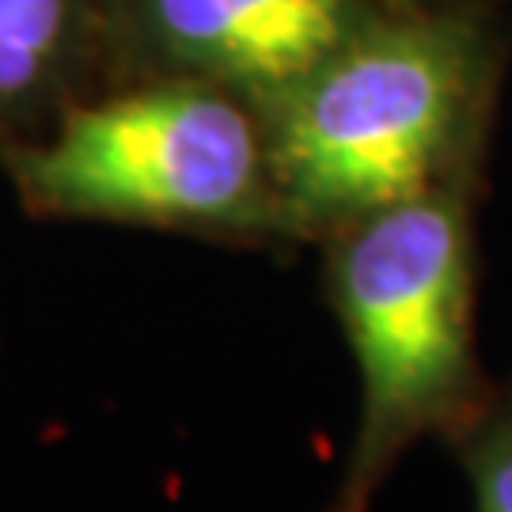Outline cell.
Wrapping results in <instances>:
<instances>
[{
    "instance_id": "cell-1",
    "label": "cell",
    "mask_w": 512,
    "mask_h": 512,
    "mask_svg": "<svg viewBox=\"0 0 512 512\" xmlns=\"http://www.w3.org/2000/svg\"><path fill=\"white\" fill-rule=\"evenodd\" d=\"M467 8H391L258 110L289 232H330L467 171L490 88Z\"/></svg>"
},
{
    "instance_id": "cell-2",
    "label": "cell",
    "mask_w": 512,
    "mask_h": 512,
    "mask_svg": "<svg viewBox=\"0 0 512 512\" xmlns=\"http://www.w3.org/2000/svg\"><path fill=\"white\" fill-rule=\"evenodd\" d=\"M471 175L334 236L330 289L361 368V429L334 512H368L421 437L459 440L494 395L475 357Z\"/></svg>"
},
{
    "instance_id": "cell-3",
    "label": "cell",
    "mask_w": 512,
    "mask_h": 512,
    "mask_svg": "<svg viewBox=\"0 0 512 512\" xmlns=\"http://www.w3.org/2000/svg\"><path fill=\"white\" fill-rule=\"evenodd\" d=\"M0 160L42 217L217 236L289 232L258 110L186 76L69 110L50 141L4 148Z\"/></svg>"
},
{
    "instance_id": "cell-4",
    "label": "cell",
    "mask_w": 512,
    "mask_h": 512,
    "mask_svg": "<svg viewBox=\"0 0 512 512\" xmlns=\"http://www.w3.org/2000/svg\"><path fill=\"white\" fill-rule=\"evenodd\" d=\"M133 46L164 76L236 92L255 110L391 12L387 0H114Z\"/></svg>"
},
{
    "instance_id": "cell-5",
    "label": "cell",
    "mask_w": 512,
    "mask_h": 512,
    "mask_svg": "<svg viewBox=\"0 0 512 512\" xmlns=\"http://www.w3.org/2000/svg\"><path fill=\"white\" fill-rule=\"evenodd\" d=\"M92 0H0V122L38 110L69 80Z\"/></svg>"
},
{
    "instance_id": "cell-6",
    "label": "cell",
    "mask_w": 512,
    "mask_h": 512,
    "mask_svg": "<svg viewBox=\"0 0 512 512\" xmlns=\"http://www.w3.org/2000/svg\"><path fill=\"white\" fill-rule=\"evenodd\" d=\"M456 444L478 512H512V395L501 403L494 399Z\"/></svg>"
},
{
    "instance_id": "cell-7",
    "label": "cell",
    "mask_w": 512,
    "mask_h": 512,
    "mask_svg": "<svg viewBox=\"0 0 512 512\" xmlns=\"http://www.w3.org/2000/svg\"><path fill=\"white\" fill-rule=\"evenodd\" d=\"M395 8H463V0H387Z\"/></svg>"
}]
</instances>
